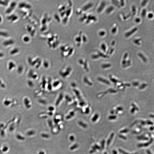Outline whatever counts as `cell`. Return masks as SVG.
<instances>
[{"mask_svg":"<svg viewBox=\"0 0 154 154\" xmlns=\"http://www.w3.org/2000/svg\"><path fill=\"white\" fill-rule=\"evenodd\" d=\"M73 69L70 66H67L63 68L59 72V74L61 77L64 79L69 78L71 76L73 72Z\"/></svg>","mask_w":154,"mask_h":154,"instance_id":"cell-1","label":"cell"},{"mask_svg":"<svg viewBox=\"0 0 154 154\" xmlns=\"http://www.w3.org/2000/svg\"><path fill=\"white\" fill-rule=\"evenodd\" d=\"M147 86V84H142V85L141 86V87H140V89H144L145 88V87H146Z\"/></svg>","mask_w":154,"mask_h":154,"instance_id":"cell-42","label":"cell"},{"mask_svg":"<svg viewBox=\"0 0 154 154\" xmlns=\"http://www.w3.org/2000/svg\"><path fill=\"white\" fill-rule=\"evenodd\" d=\"M146 10L145 9H144L142 10V16L143 17H144L146 15Z\"/></svg>","mask_w":154,"mask_h":154,"instance_id":"cell-29","label":"cell"},{"mask_svg":"<svg viewBox=\"0 0 154 154\" xmlns=\"http://www.w3.org/2000/svg\"><path fill=\"white\" fill-rule=\"evenodd\" d=\"M83 83L87 85L91 86L93 85V83H91L89 79L86 76H85L83 78Z\"/></svg>","mask_w":154,"mask_h":154,"instance_id":"cell-8","label":"cell"},{"mask_svg":"<svg viewBox=\"0 0 154 154\" xmlns=\"http://www.w3.org/2000/svg\"><path fill=\"white\" fill-rule=\"evenodd\" d=\"M79 63L84 71L86 72H88L89 69L87 61L84 60L82 59H80L79 61Z\"/></svg>","mask_w":154,"mask_h":154,"instance_id":"cell-4","label":"cell"},{"mask_svg":"<svg viewBox=\"0 0 154 154\" xmlns=\"http://www.w3.org/2000/svg\"><path fill=\"white\" fill-rule=\"evenodd\" d=\"M128 56V53H126L124 56V59L126 60V58Z\"/></svg>","mask_w":154,"mask_h":154,"instance_id":"cell-46","label":"cell"},{"mask_svg":"<svg viewBox=\"0 0 154 154\" xmlns=\"http://www.w3.org/2000/svg\"><path fill=\"white\" fill-rule=\"evenodd\" d=\"M78 124L80 126L84 128H86L88 126L87 124L85 123L83 121H79Z\"/></svg>","mask_w":154,"mask_h":154,"instance_id":"cell-15","label":"cell"},{"mask_svg":"<svg viewBox=\"0 0 154 154\" xmlns=\"http://www.w3.org/2000/svg\"><path fill=\"white\" fill-rule=\"evenodd\" d=\"M44 67L46 69H49L50 67V64L47 61H45L43 63Z\"/></svg>","mask_w":154,"mask_h":154,"instance_id":"cell-19","label":"cell"},{"mask_svg":"<svg viewBox=\"0 0 154 154\" xmlns=\"http://www.w3.org/2000/svg\"><path fill=\"white\" fill-rule=\"evenodd\" d=\"M65 96L62 93H60L57 97V99L55 102V104L56 107L60 106L61 103L64 100Z\"/></svg>","mask_w":154,"mask_h":154,"instance_id":"cell-5","label":"cell"},{"mask_svg":"<svg viewBox=\"0 0 154 154\" xmlns=\"http://www.w3.org/2000/svg\"><path fill=\"white\" fill-rule=\"evenodd\" d=\"M117 118V116L116 115H112L109 116L108 117L109 119L110 120H115Z\"/></svg>","mask_w":154,"mask_h":154,"instance_id":"cell-26","label":"cell"},{"mask_svg":"<svg viewBox=\"0 0 154 154\" xmlns=\"http://www.w3.org/2000/svg\"><path fill=\"white\" fill-rule=\"evenodd\" d=\"M114 111H111V114H113L114 113Z\"/></svg>","mask_w":154,"mask_h":154,"instance_id":"cell-57","label":"cell"},{"mask_svg":"<svg viewBox=\"0 0 154 154\" xmlns=\"http://www.w3.org/2000/svg\"><path fill=\"white\" fill-rule=\"evenodd\" d=\"M106 34V32L104 31H101L99 33V34L100 36H104Z\"/></svg>","mask_w":154,"mask_h":154,"instance_id":"cell-30","label":"cell"},{"mask_svg":"<svg viewBox=\"0 0 154 154\" xmlns=\"http://www.w3.org/2000/svg\"><path fill=\"white\" fill-rule=\"evenodd\" d=\"M98 80L99 81H100L103 82V83H105V84H110V83L109 82L108 80H106L104 79H103L102 78H98Z\"/></svg>","mask_w":154,"mask_h":154,"instance_id":"cell-18","label":"cell"},{"mask_svg":"<svg viewBox=\"0 0 154 154\" xmlns=\"http://www.w3.org/2000/svg\"><path fill=\"white\" fill-rule=\"evenodd\" d=\"M75 114V111L74 110H71L69 112L68 115L66 116L65 117L66 119L67 120L70 119L74 116Z\"/></svg>","mask_w":154,"mask_h":154,"instance_id":"cell-10","label":"cell"},{"mask_svg":"<svg viewBox=\"0 0 154 154\" xmlns=\"http://www.w3.org/2000/svg\"><path fill=\"white\" fill-rule=\"evenodd\" d=\"M114 9V7L112 6H110L107 8L106 10V12L107 14H109Z\"/></svg>","mask_w":154,"mask_h":154,"instance_id":"cell-14","label":"cell"},{"mask_svg":"<svg viewBox=\"0 0 154 154\" xmlns=\"http://www.w3.org/2000/svg\"><path fill=\"white\" fill-rule=\"evenodd\" d=\"M147 153L148 154H152L150 151L149 150H147Z\"/></svg>","mask_w":154,"mask_h":154,"instance_id":"cell-55","label":"cell"},{"mask_svg":"<svg viewBox=\"0 0 154 154\" xmlns=\"http://www.w3.org/2000/svg\"><path fill=\"white\" fill-rule=\"evenodd\" d=\"M105 140H103L101 142V148L102 149H103L105 146Z\"/></svg>","mask_w":154,"mask_h":154,"instance_id":"cell-27","label":"cell"},{"mask_svg":"<svg viewBox=\"0 0 154 154\" xmlns=\"http://www.w3.org/2000/svg\"><path fill=\"white\" fill-rule=\"evenodd\" d=\"M135 21L137 23H139L140 22L141 19L140 18H136L135 19Z\"/></svg>","mask_w":154,"mask_h":154,"instance_id":"cell-40","label":"cell"},{"mask_svg":"<svg viewBox=\"0 0 154 154\" xmlns=\"http://www.w3.org/2000/svg\"><path fill=\"white\" fill-rule=\"evenodd\" d=\"M119 152H121V153L122 154H130L128 153L125 152V151H124L121 149H119Z\"/></svg>","mask_w":154,"mask_h":154,"instance_id":"cell-33","label":"cell"},{"mask_svg":"<svg viewBox=\"0 0 154 154\" xmlns=\"http://www.w3.org/2000/svg\"><path fill=\"white\" fill-rule=\"evenodd\" d=\"M138 28L136 27H135L133 28L132 30H131L129 31L126 32V33L125 34V36L126 37H129V36L132 35L133 34L135 33V32H136Z\"/></svg>","mask_w":154,"mask_h":154,"instance_id":"cell-7","label":"cell"},{"mask_svg":"<svg viewBox=\"0 0 154 154\" xmlns=\"http://www.w3.org/2000/svg\"><path fill=\"white\" fill-rule=\"evenodd\" d=\"M101 48L103 51L105 52L106 51V46L104 43H103L101 45Z\"/></svg>","mask_w":154,"mask_h":154,"instance_id":"cell-20","label":"cell"},{"mask_svg":"<svg viewBox=\"0 0 154 154\" xmlns=\"http://www.w3.org/2000/svg\"><path fill=\"white\" fill-rule=\"evenodd\" d=\"M42 136L43 137L47 138H49V135H48V134H42Z\"/></svg>","mask_w":154,"mask_h":154,"instance_id":"cell-37","label":"cell"},{"mask_svg":"<svg viewBox=\"0 0 154 154\" xmlns=\"http://www.w3.org/2000/svg\"><path fill=\"white\" fill-rule=\"evenodd\" d=\"M70 141H73L75 139L73 135H71L70 137Z\"/></svg>","mask_w":154,"mask_h":154,"instance_id":"cell-41","label":"cell"},{"mask_svg":"<svg viewBox=\"0 0 154 154\" xmlns=\"http://www.w3.org/2000/svg\"><path fill=\"white\" fill-rule=\"evenodd\" d=\"M114 50V48H112L111 49V50L110 51L109 54H111L113 52Z\"/></svg>","mask_w":154,"mask_h":154,"instance_id":"cell-49","label":"cell"},{"mask_svg":"<svg viewBox=\"0 0 154 154\" xmlns=\"http://www.w3.org/2000/svg\"><path fill=\"white\" fill-rule=\"evenodd\" d=\"M101 149V147L96 144H95L92 147V149H94L96 151L97 149L100 150Z\"/></svg>","mask_w":154,"mask_h":154,"instance_id":"cell-21","label":"cell"},{"mask_svg":"<svg viewBox=\"0 0 154 154\" xmlns=\"http://www.w3.org/2000/svg\"><path fill=\"white\" fill-rule=\"evenodd\" d=\"M126 63L127 61H126V60H125V59H123V60L122 62V64L123 65H125L126 64Z\"/></svg>","mask_w":154,"mask_h":154,"instance_id":"cell-52","label":"cell"},{"mask_svg":"<svg viewBox=\"0 0 154 154\" xmlns=\"http://www.w3.org/2000/svg\"><path fill=\"white\" fill-rule=\"evenodd\" d=\"M133 85L135 86H137L138 84V83L137 82L134 83H133Z\"/></svg>","mask_w":154,"mask_h":154,"instance_id":"cell-54","label":"cell"},{"mask_svg":"<svg viewBox=\"0 0 154 154\" xmlns=\"http://www.w3.org/2000/svg\"><path fill=\"white\" fill-rule=\"evenodd\" d=\"M135 108L133 107V108L132 109V110H131V112L132 113H133L135 112Z\"/></svg>","mask_w":154,"mask_h":154,"instance_id":"cell-48","label":"cell"},{"mask_svg":"<svg viewBox=\"0 0 154 154\" xmlns=\"http://www.w3.org/2000/svg\"><path fill=\"white\" fill-rule=\"evenodd\" d=\"M104 154H107V152H105L104 153Z\"/></svg>","mask_w":154,"mask_h":154,"instance_id":"cell-59","label":"cell"},{"mask_svg":"<svg viewBox=\"0 0 154 154\" xmlns=\"http://www.w3.org/2000/svg\"><path fill=\"white\" fill-rule=\"evenodd\" d=\"M98 55L99 56H102V57H104V58H108L109 56H107V55H104L100 51L98 52Z\"/></svg>","mask_w":154,"mask_h":154,"instance_id":"cell-24","label":"cell"},{"mask_svg":"<svg viewBox=\"0 0 154 154\" xmlns=\"http://www.w3.org/2000/svg\"><path fill=\"white\" fill-rule=\"evenodd\" d=\"M153 14L152 13H149L148 14V17L150 19H151L153 17Z\"/></svg>","mask_w":154,"mask_h":154,"instance_id":"cell-38","label":"cell"},{"mask_svg":"<svg viewBox=\"0 0 154 154\" xmlns=\"http://www.w3.org/2000/svg\"><path fill=\"white\" fill-rule=\"evenodd\" d=\"M132 154H138L137 153H135Z\"/></svg>","mask_w":154,"mask_h":154,"instance_id":"cell-60","label":"cell"},{"mask_svg":"<svg viewBox=\"0 0 154 154\" xmlns=\"http://www.w3.org/2000/svg\"><path fill=\"white\" fill-rule=\"evenodd\" d=\"M78 145H77V144H75V145L72 146L70 148V149L71 150H73L75 149H76V148H78Z\"/></svg>","mask_w":154,"mask_h":154,"instance_id":"cell-28","label":"cell"},{"mask_svg":"<svg viewBox=\"0 0 154 154\" xmlns=\"http://www.w3.org/2000/svg\"><path fill=\"white\" fill-rule=\"evenodd\" d=\"M48 110L49 111L53 112L55 110V108L53 106H50L48 107Z\"/></svg>","mask_w":154,"mask_h":154,"instance_id":"cell-23","label":"cell"},{"mask_svg":"<svg viewBox=\"0 0 154 154\" xmlns=\"http://www.w3.org/2000/svg\"><path fill=\"white\" fill-rule=\"evenodd\" d=\"M150 117L152 118H154V115H151Z\"/></svg>","mask_w":154,"mask_h":154,"instance_id":"cell-58","label":"cell"},{"mask_svg":"<svg viewBox=\"0 0 154 154\" xmlns=\"http://www.w3.org/2000/svg\"><path fill=\"white\" fill-rule=\"evenodd\" d=\"M109 90H110L109 92H110V93H115L116 92V91L115 90L111 89Z\"/></svg>","mask_w":154,"mask_h":154,"instance_id":"cell-53","label":"cell"},{"mask_svg":"<svg viewBox=\"0 0 154 154\" xmlns=\"http://www.w3.org/2000/svg\"><path fill=\"white\" fill-rule=\"evenodd\" d=\"M65 99L67 103L68 104H70L72 103L74 100V98L68 95L65 96Z\"/></svg>","mask_w":154,"mask_h":154,"instance_id":"cell-6","label":"cell"},{"mask_svg":"<svg viewBox=\"0 0 154 154\" xmlns=\"http://www.w3.org/2000/svg\"><path fill=\"white\" fill-rule=\"evenodd\" d=\"M73 87V92L74 93L75 96L76 97L77 99L79 100V101L83 100V97L82 93L80 90L77 87V85L72 87Z\"/></svg>","mask_w":154,"mask_h":154,"instance_id":"cell-2","label":"cell"},{"mask_svg":"<svg viewBox=\"0 0 154 154\" xmlns=\"http://www.w3.org/2000/svg\"><path fill=\"white\" fill-rule=\"evenodd\" d=\"M55 122L56 123H57L58 122H59V121H60V120L59 119L57 118H55L54 120Z\"/></svg>","mask_w":154,"mask_h":154,"instance_id":"cell-44","label":"cell"},{"mask_svg":"<svg viewBox=\"0 0 154 154\" xmlns=\"http://www.w3.org/2000/svg\"><path fill=\"white\" fill-rule=\"evenodd\" d=\"M62 84V83L60 80L56 79L54 80L52 82V90H58L61 88Z\"/></svg>","mask_w":154,"mask_h":154,"instance_id":"cell-3","label":"cell"},{"mask_svg":"<svg viewBox=\"0 0 154 154\" xmlns=\"http://www.w3.org/2000/svg\"><path fill=\"white\" fill-rule=\"evenodd\" d=\"M119 137L121 139H122L124 140H126L127 139V138L124 135H119Z\"/></svg>","mask_w":154,"mask_h":154,"instance_id":"cell-34","label":"cell"},{"mask_svg":"<svg viewBox=\"0 0 154 154\" xmlns=\"http://www.w3.org/2000/svg\"><path fill=\"white\" fill-rule=\"evenodd\" d=\"M128 132V130L127 129H125L120 131V133L121 134L126 133Z\"/></svg>","mask_w":154,"mask_h":154,"instance_id":"cell-31","label":"cell"},{"mask_svg":"<svg viewBox=\"0 0 154 154\" xmlns=\"http://www.w3.org/2000/svg\"><path fill=\"white\" fill-rule=\"evenodd\" d=\"M99 117L98 114H96L93 116L92 118V121L93 122H95L98 120Z\"/></svg>","mask_w":154,"mask_h":154,"instance_id":"cell-13","label":"cell"},{"mask_svg":"<svg viewBox=\"0 0 154 154\" xmlns=\"http://www.w3.org/2000/svg\"><path fill=\"white\" fill-rule=\"evenodd\" d=\"M111 65L110 64H104L102 65V67L103 68H106L111 67Z\"/></svg>","mask_w":154,"mask_h":154,"instance_id":"cell-25","label":"cell"},{"mask_svg":"<svg viewBox=\"0 0 154 154\" xmlns=\"http://www.w3.org/2000/svg\"><path fill=\"white\" fill-rule=\"evenodd\" d=\"M137 139L138 140H148L149 139V138L147 137H145L143 136V135L138 136L137 137Z\"/></svg>","mask_w":154,"mask_h":154,"instance_id":"cell-16","label":"cell"},{"mask_svg":"<svg viewBox=\"0 0 154 154\" xmlns=\"http://www.w3.org/2000/svg\"><path fill=\"white\" fill-rule=\"evenodd\" d=\"M153 142V140L151 139L148 142H145V143H140L138 144V146L139 148L142 147H146L149 146V145L152 143Z\"/></svg>","mask_w":154,"mask_h":154,"instance_id":"cell-9","label":"cell"},{"mask_svg":"<svg viewBox=\"0 0 154 154\" xmlns=\"http://www.w3.org/2000/svg\"><path fill=\"white\" fill-rule=\"evenodd\" d=\"M106 5V2L104 1H103V2H102L101 5L99 7L98 9H97L98 12V13L101 12L104 9V8H105Z\"/></svg>","mask_w":154,"mask_h":154,"instance_id":"cell-11","label":"cell"},{"mask_svg":"<svg viewBox=\"0 0 154 154\" xmlns=\"http://www.w3.org/2000/svg\"><path fill=\"white\" fill-rule=\"evenodd\" d=\"M121 5L122 6H123L124 5V2L123 0L121 1Z\"/></svg>","mask_w":154,"mask_h":154,"instance_id":"cell-51","label":"cell"},{"mask_svg":"<svg viewBox=\"0 0 154 154\" xmlns=\"http://www.w3.org/2000/svg\"><path fill=\"white\" fill-rule=\"evenodd\" d=\"M99 56L98 55H94L92 56V58L93 59H97L99 57Z\"/></svg>","mask_w":154,"mask_h":154,"instance_id":"cell-35","label":"cell"},{"mask_svg":"<svg viewBox=\"0 0 154 154\" xmlns=\"http://www.w3.org/2000/svg\"><path fill=\"white\" fill-rule=\"evenodd\" d=\"M141 40V39H135L134 40L133 42L135 44L138 45H140V41Z\"/></svg>","mask_w":154,"mask_h":154,"instance_id":"cell-22","label":"cell"},{"mask_svg":"<svg viewBox=\"0 0 154 154\" xmlns=\"http://www.w3.org/2000/svg\"><path fill=\"white\" fill-rule=\"evenodd\" d=\"M150 129L151 131H153L154 130V127H151L150 128Z\"/></svg>","mask_w":154,"mask_h":154,"instance_id":"cell-56","label":"cell"},{"mask_svg":"<svg viewBox=\"0 0 154 154\" xmlns=\"http://www.w3.org/2000/svg\"><path fill=\"white\" fill-rule=\"evenodd\" d=\"M117 31V27H114L112 28L111 30L112 33H116Z\"/></svg>","mask_w":154,"mask_h":154,"instance_id":"cell-32","label":"cell"},{"mask_svg":"<svg viewBox=\"0 0 154 154\" xmlns=\"http://www.w3.org/2000/svg\"><path fill=\"white\" fill-rule=\"evenodd\" d=\"M147 2V0H145L143 1L142 3H141V5H142V6H145V5H146Z\"/></svg>","mask_w":154,"mask_h":154,"instance_id":"cell-36","label":"cell"},{"mask_svg":"<svg viewBox=\"0 0 154 154\" xmlns=\"http://www.w3.org/2000/svg\"><path fill=\"white\" fill-rule=\"evenodd\" d=\"M110 79L111 80H112V81L113 82H114V83H117L116 82L117 81L115 79L112 78L111 77H110Z\"/></svg>","mask_w":154,"mask_h":154,"instance_id":"cell-43","label":"cell"},{"mask_svg":"<svg viewBox=\"0 0 154 154\" xmlns=\"http://www.w3.org/2000/svg\"><path fill=\"white\" fill-rule=\"evenodd\" d=\"M112 152L113 154H118V152L115 150H113L112 151Z\"/></svg>","mask_w":154,"mask_h":154,"instance_id":"cell-50","label":"cell"},{"mask_svg":"<svg viewBox=\"0 0 154 154\" xmlns=\"http://www.w3.org/2000/svg\"><path fill=\"white\" fill-rule=\"evenodd\" d=\"M146 123L148 125H152L153 124V123L150 121H148Z\"/></svg>","mask_w":154,"mask_h":154,"instance_id":"cell-47","label":"cell"},{"mask_svg":"<svg viewBox=\"0 0 154 154\" xmlns=\"http://www.w3.org/2000/svg\"><path fill=\"white\" fill-rule=\"evenodd\" d=\"M138 56H139L141 58V59L145 62H147V60L146 57L142 54L139 53L138 54Z\"/></svg>","mask_w":154,"mask_h":154,"instance_id":"cell-17","label":"cell"},{"mask_svg":"<svg viewBox=\"0 0 154 154\" xmlns=\"http://www.w3.org/2000/svg\"><path fill=\"white\" fill-rule=\"evenodd\" d=\"M117 111H122L123 110V109L121 107H118L117 108Z\"/></svg>","mask_w":154,"mask_h":154,"instance_id":"cell-45","label":"cell"},{"mask_svg":"<svg viewBox=\"0 0 154 154\" xmlns=\"http://www.w3.org/2000/svg\"><path fill=\"white\" fill-rule=\"evenodd\" d=\"M135 11H136V10H135V6H133L132 7V11L133 12V14L134 15L135 14Z\"/></svg>","mask_w":154,"mask_h":154,"instance_id":"cell-39","label":"cell"},{"mask_svg":"<svg viewBox=\"0 0 154 154\" xmlns=\"http://www.w3.org/2000/svg\"><path fill=\"white\" fill-rule=\"evenodd\" d=\"M114 135V133H112L110 135L109 138L108 140L107 141V146H109L111 144L112 141V139L113 138Z\"/></svg>","mask_w":154,"mask_h":154,"instance_id":"cell-12","label":"cell"}]
</instances>
